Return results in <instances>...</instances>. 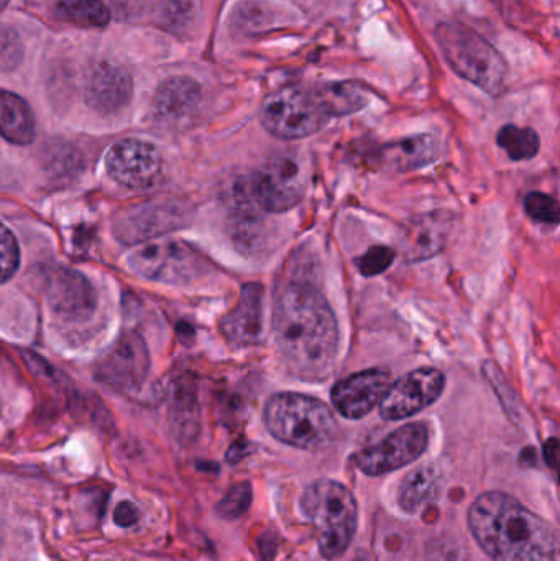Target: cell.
I'll list each match as a JSON object with an SVG mask.
<instances>
[{
	"instance_id": "6da1fadb",
	"label": "cell",
	"mask_w": 560,
	"mask_h": 561,
	"mask_svg": "<svg viewBox=\"0 0 560 561\" xmlns=\"http://www.w3.org/2000/svg\"><path fill=\"white\" fill-rule=\"evenodd\" d=\"M272 327L292 375L305 381H324L331 376L339 353L338 319L315 284H286L276 297Z\"/></svg>"
},
{
	"instance_id": "7a4b0ae2",
	"label": "cell",
	"mask_w": 560,
	"mask_h": 561,
	"mask_svg": "<svg viewBox=\"0 0 560 561\" xmlns=\"http://www.w3.org/2000/svg\"><path fill=\"white\" fill-rule=\"evenodd\" d=\"M470 533L493 561H558V533L502 491L480 494L467 514Z\"/></svg>"
},
{
	"instance_id": "3957f363",
	"label": "cell",
	"mask_w": 560,
	"mask_h": 561,
	"mask_svg": "<svg viewBox=\"0 0 560 561\" xmlns=\"http://www.w3.org/2000/svg\"><path fill=\"white\" fill-rule=\"evenodd\" d=\"M263 424L276 440L306 451L328 448L339 425L329 405L299 392H278L266 401Z\"/></svg>"
},
{
	"instance_id": "277c9868",
	"label": "cell",
	"mask_w": 560,
	"mask_h": 561,
	"mask_svg": "<svg viewBox=\"0 0 560 561\" xmlns=\"http://www.w3.org/2000/svg\"><path fill=\"white\" fill-rule=\"evenodd\" d=\"M301 511L315 527L321 556L328 560L344 556L358 526V506L352 491L338 481H315L302 493Z\"/></svg>"
},
{
	"instance_id": "5b68a950",
	"label": "cell",
	"mask_w": 560,
	"mask_h": 561,
	"mask_svg": "<svg viewBox=\"0 0 560 561\" xmlns=\"http://www.w3.org/2000/svg\"><path fill=\"white\" fill-rule=\"evenodd\" d=\"M436 39L444 58L460 78L489 94H502L508 79V62L492 43L462 23H441Z\"/></svg>"
},
{
	"instance_id": "8992f818",
	"label": "cell",
	"mask_w": 560,
	"mask_h": 561,
	"mask_svg": "<svg viewBox=\"0 0 560 561\" xmlns=\"http://www.w3.org/2000/svg\"><path fill=\"white\" fill-rule=\"evenodd\" d=\"M331 118L334 117L325 101L322 85H289L279 89L265 99L260 111V121L265 130L282 140L311 137L322 130Z\"/></svg>"
},
{
	"instance_id": "52a82bcc",
	"label": "cell",
	"mask_w": 560,
	"mask_h": 561,
	"mask_svg": "<svg viewBox=\"0 0 560 561\" xmlns=\"http://www.w3.org/2000/svg\"><path fill=\"white\" fill-rule=\"evenodd\" d=\"M309 180L311 171L298 153H278L253 173L247 194L263 213H288L305 199Z\"/></svg>"
},
{
	"instance_id": "ba28073f",
	"label": "cell",
	"mask_w": 560,
	"mask_h": 561,
	"mask_svg": "<svg viewBox=\"0 0 560 561\" xmlns=\"http://www.w3.org/2000/svg\"><path fill=\"white\" fill-rule=\"evenodd\" d=\"M128 266L140 278L184 284L206 275V260L181 240L144 243L128 256Z\"/></svg>"
},
{
	"instance_id": "9c48e42d",
	"label": "cell",
	"mask_w": 560,
	"mask_h": 561,
	"mask_svg": "<svg viewBox=\"0 0 560 561\" xmlns=\"http://www.w3.org/2000/svg\"><path fill=\"white\" fill-rule=\"evenodd\" d=\"M430 445V431L423 422H411L391 432L377 445L354 457L355 465L368 477H381L414 463Z\"/></svg>"
},
{
	"instance_id": "30bf717a",
	"label": "cell",
	"mask_w": 560,
	"mask_h": 561,
	"mask_svg": "<svg viewBox=\"0 0 560 561\" xmlns=\"http://www.w3.org/2000/svg\"><path fill=\"white\" fill-rule=\"evenodd\" d=\"M446 389V376L436 368H420L391 382L380 402L385 421H403L433 405Z\"/></svg>"
},
{
	"instance_id": "8fae6325",
	"label": "cell",
	"mask_w": 560,
	"mask_h": 561,
	"mask_svg": "<svg viewBox=\"0 0 560 561\" xmlns=\"http://www.w3.org/2000/svg\"><path fill=\"white\" fill-rule=\"evenodd\" d=\"M108 176L128 190H147L160 180L163 163L160 151L150 141L125 138L112 145L105 154Z\"/></svg>"
},
{
	"instance_id": "7c38bea8",
	"label": "cell",
	"mask_w": 560,
	"mask_h": 561,
	"mask_svg": "<svg viewBox=\"0 0 560 561\" xmlns=\"http://www.w3.org/2000/svg\"><path fill=\"white\" fill-rule=\"evenodd\" d=\"M150 371L147 345L138 333L127 332L112 346L98 366V379L118 391L134 392Z\"/></svg>"
},
{
	"instance_id": "4fadbf2b",
	"label": "cell",
	"mask_w": 560,
	"mask_h": 561,
	"mask_svg": "<svg viewBox=\"0 0 560 561\" xmlns=\"http://www.w3.org/2000/svg\"><path fill=\"white\" fill-rule=\"evenodd\" d=\"M390 385V375L384 369L355 373L332 388V404L342 417L358 421L380 405Z\"/></svg>"
},
{
	"instance_id": "5bb4252c",
	"label": "cell",
	"mask_w": 560,
	"mask_h": 561,
	"mask_svg": "<svg viewBox=\"0 0 560 561\" xmlns=\"http://www.w3.org/2000/svg\"><path fill=\"white\" fill-rule=\"evenodd\" d=\"M46 297L55 316L69 322L89 319L95 310L94 287L75 270H53L46 283Z\"/></svg>"
},
{
	"instance_id": "9a60e30c",
	"label": "cell",
	"mask_w": 560,
	"mask_h": 561,
	"mask_svg": "<svg viewBox=\"0 0 560 561\" xmlns=\"http://www.w3.org/2000/svg\"><path fill=\"white\" fill-rule=\"evenodd\" d=\"M453 214L436 210L411 219L401 236V253L404 262L421 263L443 252L453 230Z\"/></svg>"
},
{
	"instance_id": "2e32d148",
	"label": "cell",
	"mask_w": 560,
	"mask_h": 561,
	"mask_svg": "<svg viewBox=\"0 0 560 561\" xmlns=\"http://www.w3.org/2000/svg\"><path fill=\"white\" fill-rule=\"evenodd\" d=\"M263 300L262 284L249 283L242 287L239 302L220 320V332L230 345L252 346L262 340Z\"/></svg>"
},
{
	"instance_id": "e0dca14e",
	"label": "cell",
	"mask_w": 560,
	"mask_h": 561,
	"mask_svg": "<svg viewBox=\"0 0 560 561\" xmlns=\"http://www.w3.org/2000/svg\"><path fill=\"white\" fill-rule=\"evenodd\" d=\"M441 151V141L433 135H411L378 147L377 163L390 173H410L439 160Z\"/></svg>"
},
{
	"instance_id": "ac0fdd59",
	"label": "cell",
	"mask_w": 560,
	"mask_h": 561,
	"mask_svg": "<svg viewBox=\"0 0 560 561\" xmlns=\"http://www.w3.org/2000/svg\"><path fill=\"white\" fill-rule=\"evenodd\" d=\"M132 79L121 66L99 62L85 79V99L102 114H114L128 104L132 98Z\"/></svg>"
},
{
	"instance_id": "d6986e66",
	"label": "cell",
	"mask_w": 560,
	"mask_h": 561,
	"mask_svg": "<svg viewBox=\"0 0 560 561\" xmlns=\"http://www.w3.org/2000/svg\"><path fill=\"white\" fill-rule=\"evenodd\" d=\"M176 217L167 204H140L118 214L115 232L125 243H144L173 229Z\"/></svg>"
},
{
	"instance_id": "ffe728a7",
	"label": "cell",
	"mask_w": 560,
	"mask_h": 561,
	"mask_svg": "<svg viewBox=\"0 0 560 561\" xmlns=\"http://www.w3.org/2000/svg\"><path fill=\"white\" fill-rule=\"evenodd\" d=\"M201 91L196 82L187 78L168 79L155 95V115L161 122L178 124L196 111Z\"/></svg>"
},
{
	"instance_id": "44dd1931",
	"label": "cell",
	"mask_w": 560,
	"mask_h": 561,
	"mask_svg": "<svg viewBox=\"0 0 560 561\" xmlns=\"http://www.w3.org/2000/svg\"><path fill=\"white\" fill-rule=\"evenodd\" d=\"M0 135L15 145H28L35 138L32 108L12 92L0 91Z\"/></svg>"
},
{
	"instance_id": "7402d4cb",
	"label": "cell",
	"mask_w": 560,
	"mask_h": 561,
	"mask_svg": "<svg viewBox=\"0 0 560 561\" xmlns=\"http://www.w3.org/2000/svg\"><path fill=\"white\" fill-rule=\"evenodd\" d=\"M441 491V473L434 467L424 465L411 471L401 481L398 503L404 513H418L421 507L436 500Z\"/></svg>"
},
{
	"instance_id": "603a6c76",
	"label": "cell",
	"mask_w": 560,
	"mask_h": 561,
	"mask_svg": "<svg viewBox=\"0 0 560 561\" xmlns=\"http://www.w3.org/2000/svg\"><path fill=\"white\" fill-rule=\"evenodd\" d=\"M55 15L84 28L105 26L111 20V12L102 0H59Z\"/></svg>"
},
{
	"instance_id": "cb8c5ba5",
	"label": "cell",
	"mask_w": 560,
	"mask_h": 561,
	"mask_svg": "<svg viewBox=\"0 0 560 561\" xmlns=\"http://www.w3.org/2000/svg\"><path fill=\"white\" fill-rule=\"evenodd\" d=\"M197 402L196 396L187 385L174 386L173 398H171V424L174 434L180 440H191L197 434Z\"/></svg>"
},
{
	"instance_id": "d4e9b609",
	"label": "cell",
	"mask_w": 560,
	"mask_h": 561,
	"mask_svg": "<svg viewBox=\"0 0 560 561\" xmlns=\"http://www.w3.org/2000/svg\"><path fill=\"white\" fill-rule=\"evenodd\" d=\"M496 144L513 161L533 160L541 148V140L536 130L518 127V125H505L499 131Z\"/></svg>"
},
{
	"instance_id": "484cf974",
	"label": "cell",
	"mask_w": 560,
	"mask_h": 561,
	"mask_svg": "<svg viewBox=\"0 0 560 561\" xmlns=\"http://www.w3.org/2000/svg\"><path fill=\"white\" fill-rule=\"evenodd\" d=\"M525 209L536 222L559 224L560 210L558 201L545 193H532L526 196Z\"/></svg>"
},
{
	"instance_id": "4316f807",
	"label": "cell",
	"mask_w": 560,
	"mask_h": 561,
	"mask_svg": "<svg viewBox=\"0 0 560 561\" xmlns=\"http://www.w3.org/2000/svg\"><path fill=\"white\" fill-rule=\"evenodd\" d=\"M20 265V250L13 233L0 224V284L15 275Z\"/></svg>"
},
{
	"instance_id": "83f0119b",
	"label": "cell",
	"mask_w": 560,
	"mask_h": 561,
	"mask_svg": "<svg viewBox=\"0 0 560 561\" xmlns=\"http://www.w3.org/2000/svg\"><path fill=\"white\" fill-rule=\"evenodd\" d=\"M397 260V252L388 249V247H372L368 252H365L361 259L357 260L358 272L364 276H378L387 272Z\"/></svg>"
},
{
	"instance_id": "f1b7e54d",
	"label": "cell",
	"mask_w": 560,
	"mask_h": 561,
	"mask_svg": "<svg viewBox=\"0 0 560 561\" xmlns=\"http://www.w3.org/2000/svg\"><path fill=\"white\" fill-rule=\"evenodd\" d=\"M250 503H252V490H250L249 483H240L229 491L217 510H219L220 516L236 519L249 510Z\"/></svg>"
},
{
	"instance_id": "f546056e",
	"label": "cell",
	"mask_w": 560,
	"mask_h": 561,
	"mask_svg": "<svg viewBox=\"0 0 560 561\" xmlns=\"http://www.w3.org/2000/svg\"><path fill=\"white\" fill-rule=\"evenodd\" d=\"M22 56V45L13 30L0 26V68H13Z\"/></svg>"
},
{
	"instance_id": "4dcf8cb0",
	"label": "cell",
	"mask_w": 560,
	"mask_h": 561,
	"mask_svg": "<svg viewBox=\"0 0 560 561\" xmlns=\"http://www.w3.org/2000/svg\"><path fill=\"white\" fill-rule=\"evenodd\" d=\"M114 520L118 527L128 529V527H134L135 524L140 520V513H138L134 504L124 501V503L118 504L117 510H115Z\"/></svg>"
},
{
	"instance_id": "1f68e13d",
	"label": "cell",
	"mask_w": 560,
	"mask_h": 561,
	"mask_svg": "<svg viewBox=\"0 0 560 561\" xmlns=\"http://www.w3.org/2000/svg\"><path fill=\"white\" fill-rule=\"evenodd\" d=\"M558 451H559L558 438H551V440H549L545 447L546 461H548V465L551 468H556V465H558Z\"/></svg>"
},
{
	"instance_id": "d6a6232c",
	"label": "cell",
	"mask_w": 560,
	"mask_h": 561,
	"mask_svg": "<svg viewBox=\"0 0 560 561\" xmlns=\"http://www.w3.org/2000/svg\"><path fill=\"white\" fill-rule=\"evenodd\" d=\"M7 3H9V0H0V12L5 9Z\"/></svg>"
}]
</instances>
